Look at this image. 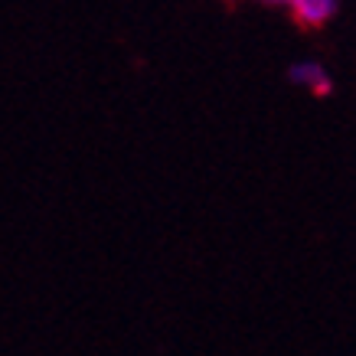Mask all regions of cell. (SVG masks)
Masks as SVG:
<instances>
[{
  "label": "cell",
  "mask_w": 356,
  "mask_h": 356,
  "mask_svg": "<svg viewBox=\"0 0 356 356\" xmlns=\"http://www.w3.org/2000/svg\"><path fill=\"white\" fill-rule=\"evenodd\" d=\"M294 20L301 26H324L330 17L337 13V0H288Z\"/></svg>",
  "instance_id": "1"
},
{
  "label": "cell",
  "mask_w": 356,
  "mask_h": 356,
  "mask_svg": "<svg viewBox=\"0 0 356 356\" xmlns=\"http://www.w3.org/2000/svg\"><path fill=\"white\" fill-rule=\"evenodd\" d=\"M291 79L298 86L307 88V92H314V95H327V92H330V76H327V69L321 63H314V59H304V63L291 65Z\"/></svg>",
  "instance_id": "2"
}]
</instances>
